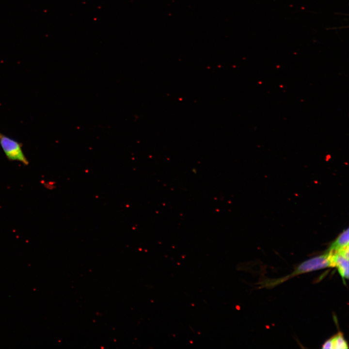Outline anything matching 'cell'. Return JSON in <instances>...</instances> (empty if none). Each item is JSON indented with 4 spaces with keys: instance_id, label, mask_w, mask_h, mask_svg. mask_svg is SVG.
<instances>
[{
    "instance_id": "6da1fadb",
    "label": "cell",
    "mask_w": 349,
    "mask_h": 349,
    "mask_svg": "<svg viewBox=\"0 0 349 349\" xmlns=\"http://www.w3.org/2000/svg\"><path fill=\"white\" fill-rule=\"evenodd\" d=\"M333 267L331 260V254L328 250L324 254L306 260L299 265L290 274L282 278L265 283V286H273L301 274L324 269Z\"/></svg>"
},
{
    "instance_id": "7a4b0ae2",
    "label": "cell",
    "mask_w": 349,
    "mask_h": 349,
    "mask_svg": "<svg viewBox=\"0 0 349 349\" xmlns=\"http://www.w3.org/2000/svg\"><path fill=\"white\" fill-rule=\"evenodd\" d=\"M0 145L9 160L19 161L25 165H29V160L23 151L21 143L0 133Z\"/></svg>"
},
{
    "instance_id": "3957f363",
    "label": "cell",
    "mask_w": 349,
    "mask_h": 349,
    "mask_svg": "<svg viewBox=\"0 0 349 349\" xmlns=\"http://www.w3.org/2000/svg\"><path fill=\"white\" fill-rule=\"evenodd\" d=\"M330 252L331 254V259L333 267L337 268L345 283H346L345 279L349 278V258L346 257L338 251H330Z\"/></svg>"
},
{
    "instance_id": "277c9868",
    "label": "cell",
    "mask_w": 349,
    "mask_h": 349,
    "mask_svg": "<svg viewBox=\"0 0 349 349\" xmlns=\"http://www.w3.org/2000/svg\"><path fill=\"white\" fill-rule=\"evenodd\" d=\"M349 348L343 335L339 333L327 340L323 345L322 349H345Z\"/></svg>"
},
{
    "instance_id": "5b68a950",
    "label": "cell",
    "mask_w": 349,
    "mask_h": 349,
    "mask_svg": "<svg viewBox=\"0 0 349 349\" xmlns=\"http://www.w3.org/2000/svg\"><path fill=\"white\" fill-rule=\"evenodd\" d=\"M349 229L344 230L330 246V251L335 252L349 246Z\"/></svg>"
}]
</instances>
